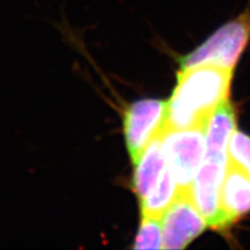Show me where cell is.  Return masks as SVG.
Masks as SVG:
<instances>
[{
  "instance_id": "6da1fadb",
  "label": "cell",
  "mask_w": 250,
  "mask_h": 250,
  "mask_svg": "<svg viewBox=\"0 0 250 250\" xmlns=\"http://www.w3.org/2000/svg\"><path fill=\"white\" fill-rule=\"evenodd\" d=\"M232 78L233 70L214 65L181 68L162 131L206 127L215 109L229 100Z\"/></svg>"
},
{
  "instance_id": "7a4b0ae2",
  "label": "cell",
  "mask_w": 250,
  "mask_h": 250,
  "mask_svg": "<svg viewBox=\"0 0 250 250\" xmlns=\"http://www.w3.org/2000/svg\"><path fill=\"white\" fill-rule=\"evenodd\" d=\"M250 41V8H247L218 30L192 52L180 59L181 68L214 65L234 70Z\"/></svg>"
},
{
  "instance_id": "3957f363",
  "label": "cell",
  "mask_w": 250,
  "mask_h": 250,
  "mask_svg": "<svg viewBox=\"0 0 250 250\" xmlns=\"http://www.w3.org/2000/svg\"><path fill=\"white\" fill-rule=\"evenodd\" d=\"M227 164V151H206L204 160L189 187L192 201L208 226L217 230H225L220 196Z\"/></svg>"
},
{
  "instance_id": "277c9868",
  "label": "cell",
  "mask_w": 250,
  "mask_h": 250,
  "mask_svg": "<svg viewBox=\"0 0 250 250\" xmlns=\"http://www.w3.org/2000/svg\"><path fill=\"white\" fill-rule=\"evenodd\" d=\"M164 151L175 182L189 188L206 153V127L164 131Z\"/></svg>"
},
{
  "instance_id": "5b68a950",
  "label": "cell",
  "mask_w": 250,
  "mask_h": 250,
  "mask_svg": "<svg viewBox=\"0 0 250 250\" xmlns=\"http://www.w3.org/2000/svg\"><path fill=\"white\" fill-rule=\"evenodd\" d=\"M161 218L162 249H184L208 227L192 201L189 188H179L176 197Z\"/></svg>"
},
{
  "instance_id": "8992f818",
  "label": "cell",
  "mask_w": 250,
  "mask_h": 250,
  "mask_svg": "<svg viewBox=\"0 0 250 250\" xmlns=\"http://www.w3.org/2000/svg\"><path fill=\"white\" fill-rule=\"evenodd\" d=\"M167 101L145 99L127 107L123 116L125 146L134 164L148 143L164 127Z\"/></svg>"
},
{
  "instance_id": "52a82bcc",
  "label": "cell",
  "mask_w": 250,
  "mask_h": 250,
  "mask_svg": "<svg viewBox=\"0 0 250 250\" xmlns=\"http://www.w3.org/2000/svg\"><path fill=\"white\" fill-rule=\"evenodd\" d=\"M220 208L225 229L250 212V176L229 159L221 188Z\"/></svg>"
},
{
  "instance_id": "ba28073f",
  "label": "cell",
  "mask_w": 250,
  "mask_h": 250,
  "mask_svg": "<svg viewBox=\"0 0 250 250\" xmlns=\"http://www.w3.org/2000/svg\"><path fill=\"white\" fill-rule=\"evenodd\" d=\"M164 131H160L134 162L132 187L139 201L147 196L167 167L164 151Z\"/></svg>"
},
{
  "instance_id": "9c48e42d",
  "label": "cell",
  "mask_w": 250,
  "mask_h": 250,
  "mask_svg": "<svg viewBox=\"0 0 250 250\" xmlns=\"http://www.w3.org/2000/svg\"><path fill=\"white\" fill-rule=\"evenodd\" d=\"M236 130V114L229 100L215 109L206 125V151H227Z\"/></svg>"
},
{
  "instance_id": "30bf717a",
  "label": "cell",
  "mask_w": 250,
  "mask_h": 250,
  "mask_svg": "<svg viewBox=\"0 0 250 250\" xmlns=\"http://www.w3.org/2000/svg\"><path fill=\"white\" fill-rule=\"evenodd\" d=\"M177 191H179V187L175 182L169 168L166 167L151 192L144 197L142 201H139L142 215L160 219L168 206L175 199Z\"/></svg>"
},
{
  "instance_id": "8fae6325",
  "label": "cell",
  "mask_w": 250,
  "mask_h": 250,
  "mask_svg": "<svg viewBox=\"0 0 250 250\" xmlns=\"http://www.w3.org/2000/svg\"><path fill=\"white\" fill-rule=\"evenodd\" d=\"M133 249H162V225L160 219L142 215Z\"/></svg>"
},
{
  "instance_id": "7c38bea8",
  "label": "cell",
  "mask_w": 250,
  "mask_h": 250,
  "mask_svg": "<svg viewBox=\"0 0 250 250\" xmlns=\"http://www.w3.org/2000/svg\"><path fill=\"white\" fill-rule=\"evenodd\" d=\"M228 159L241 167L250 176V136L234 131L227 147Z\"/></svg>"
}]
</instances>
